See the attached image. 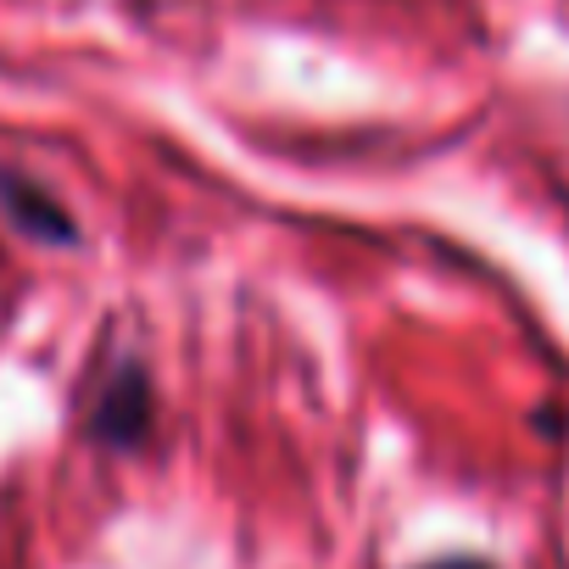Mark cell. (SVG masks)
<instances>
[{
    "label": "cell",
    "instance_id": "obj_1",
    "mask_svg": "<svg viewBox=\"0 0 569 569\" xmlns=\"http://www.w3.org/2000/svg\"><path fill=\"white\" fill-rule=\"evenodd\" d=\"M90 430L107 447H140L146 441V430H151V380H146L140 363H118L112 369V380L96 397Z\"/></svg>",
    "mask_w": 569,
    "mask_h": 569
},
{
    "label": "cell",
    "instance_id": "obj_2",
    "mask_svg": "<svg viewBox=\"0 0 569 569\" xmlns=\"http://www.w3.org/2000/svg\"><path fill=\"white\" fill-rule=\"evenodd\" d=\"M0 207H7V218L23 229V234H34V240H46V246H73V218H68V207L57 201V196H46L40 184H29V179H18V173H0Z\"/></svg>",
    "mask_w": 569,
    "mask_h": 569
},
{
    "label": "cell",
    "instance_id": "obj_3",
    "mask_svg": "<svg viewBox=\"0 0 569 569\" xmlns=\"http://www.w3.org/2000/svg\"><path fill=\"white\" fill-rule=\"evenodd\" d=\"M425 569H491V563H480V558H441V563H425Z\"/></svg>",
    "mask_w": 569,
    "mask_h": 569
}]
</instances>
